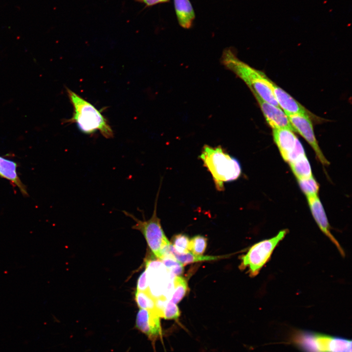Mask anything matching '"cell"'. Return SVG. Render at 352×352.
I'll return each instance as SVG.
<instances>
[{
	"mask_svg": "<svg viewBox=\"0 0 352 352\" xmlns=\"http://www.w3.org/2000/svg\"><path fill=\"white\" fill-rule=\"evenodd\" d=\"M289 164L297 179L312 176L311 167L306 155L296 159Z\"/></svg>",
	"mask_w": 352,
	"mask_h": 352,
	"instance_id": "16",
	"label": "cell"
},
{
	"mask_svg": "<svg viewBox=\"0 0 352 352\" xmlns=\"http://www.w3.org/2000/svg\"><path fill=\"white\" fill-rule=\"evenodd\" d=\"M221 61L228 69L231 70L245 83L254 95L258 96L265 102L278 106L269 84V79L264 74L239 60L230 49H227L223 52Z\"/></svg>",
	"mask_w": 352,
	"mask_h": 352,
	"instance_id": "3",
	"label": "cell"
},
{
	"mask_svg": "<svg viewBox=\"0 0 352 352\" xmlns=\"http://www.w3.org/2000/svg\"><path fill=\"white\" fill-rule=\"evenodd\" d=\"M269 84L278 106L287 115L304 114L310 117L312 114L304 106L270 79Z\"/></svg>",
	"mask_w": 352,
	"mask_h": 352,
	"instance_id": "12",
	"label": "cell"
},
{
	"mask_svg": "<svg viewBox=\"0 0 352 352\" xmlns=\"http://www.w3.org/2000/svg\"><path fill=\"white\" fill-rule=\"evenodd\" d=\"M332 337L309 331H300L294 335L293 341L303 352H331Z\"/></svg>",
	"mask_w": 352,
	"mask_h": 352,
	"instance_id": "7",
	"label": "cell"
},
{
	"mask_svg": "<svg viewBox=\"0 0 352 352\" xmlns=\"http://www.w3.org/2000/svg\"><path fill=\"white\" fill-rule=\"evenodd\" d=\"M136 290L149 291V283L146 269L141 273L138 279Z\"/></svg>",
	"mask_w": 352,
	"mask_h": 352,
	"instance_id": "24",
	"label": "cell"
},
{
	"mask_svg": "<svg viewBox=\"0 0 352 352\" xmlns=\"http://www.w3.org/2000/svg\"><path fill=\"white\" fill-rule=\"evenodd\" d=\"M287 116L294 131L301 135L311 146L322 164L328 165L329 162L323 155L315 138L309 116L304 114H294Z\"/></svg>",
	"mask_w": 352,
	"mask_h": 352,
	"instance_id": "8",
	"label": "cell"
},
{
	"mask_svg": "<svg viewBox=\"0 0 352 352\" xmlns=\"http://www.w3.org/2000/svg\"><path fill=\"white\" fill-rule=\"evenodd\" d=\"M268 125L273 129H288L295 132L285 112L279 107L272 105L254 95Z\"/></svg>",
	"mask_w": 352,
	"mask_h": 352,
	"instance_id": "11",
	"label": "cell"
},
{
	"mask_svg": "<svg viewBox=\"0 0 352 352\" xmlns=\"http://www.w3.org/2000/svg\"><path fill=\"white\" fill-rule=\"evenodd\" d=\"M299 184L306 196L317 195L319 185L312 176L306 178L298 179Z\"/></svg>",
	"mask_w": 352,
	"mask_h": 352,
	"instance_id": "21",
	"label": "cell"
},
{
	"mask_svg": "<svg viewBox=\"0 0 352 352\" xmlns=\"http://www.w3.org/2000/svg\"><path fill=\"white\" fill-rule=\"evenodd\" d=\"M161 260L168 270L175 276H179L183 272V265L173 256L164 257Z\"/></svg>",
	"mask_w": 352,
	"mask_h": 352,
	"instance_id": "23",
	"label": "cell"
},
{
	"mask_svg": "<svg viewBox=\"0 0 352 352\" xmlns=\"http://www.w3.org/2000/svg\"><path fill=\"white\" fill-rule=\"evenodd\" d=\"M159 189L157 193L154 212L150 219L141 220L127 211H124L123 212L135 221V223L132 228L142 233L153 253L161 260L164 257L171 255V253L170 251L171 243L163 232L160 220L157 215V202Z\"/></svg>",
	"mask_w": 352,
	"mask_h": 352,
	"instance_id": "4",
	"label": "cell"
},
{
	"mask_svg": "<svg viewBox=\"0 0 352 352\" xmlns=\"http://www.w3.org/2000/svg\"><path fill=\"white\" fill-rule=\"evenodd\" d=\"M190 240L184 234L175 235L172 239V245L175 250L178 253H185L189 252Z\"/></svg>",
	"mask_w": 352,
	"mask_h": 352,
	"instance_id": "22",
	"label": "cell"
},
{
	"mask_svg": "<svg viewBox=\"0 0 352 352\" xmlns=\"http://www.w3.org/2000/svg\"><path fill=\"white\" fill-rule=\"evenodd\" d=\"M273 136L283 158L288 163L306 155L301 143L293 131L288 129H275Z\"/></svg>",
	"mask_w": 352,
	"mask_h": 352,
	"instance_id": "6",
	"label": "cell"
},
{
	"mask_svg": "<svg viewBox=\"0 0 352 352\" xmlns=\"http://www.w3.org/2000/svg\"><path fill=\"white\" fill-rule=\"evenodd\" d=\"M204 166L210 173L216 188L224 189V183L237 179L242 174L239 161L220 146L213 147L204 145L199 155Z\"/></svg>",
	"mask_w": 352,
	"mask_h": 352,
	"instance_id": "2",
	"label": "cell"
},
{
	"mask_svg": "<svg viewBox=\"0 0 352 352\" xmlns=\"http://www.w3.org/2000/svg\"><path fill=\"white\" fill-rule=\"evenodd\" d=\"M176 18L179 25L188 29L192 25L195 14L189 0H174Z\"/></svg>",
	"mask_w": 352,
	"mask_h": 352,
	"instance_id": "14",
	"label": "cell"
},
{
	"mask_svg": "<svg viewBox=\"0 0 352 352\" xmlns=\"http://www.w3.org/2000/svg\"><path fill=\"white\" fill-rule=\"evenodd\" d=\"M311 212L321 231L333 242L342 256L345 253L338 242L330 231L328 219L318 195L307 197Z\"/></svg>",
	"mask_w": 352,
	"mask_h": 352,
	"instance_id": "10",
	"label": "cell"
},
{
	"mask_svg": "<svg viewBox=\"0 0 352 352\" xmlns=\"http://www.w3.org/2000/svg\"><path fill=\"white\" fill-rule=\"evenodd\" d=\"M154 311L160 318L167 320L176 319L180 315L177 306L164 297L155 299Z\"/></svg>",
	"mask_w": 352,
	"mask_h": 352,
	"instance_id": "15",
	"label": "cell"
},
{
	"mask_svg": "<svg viewBox=\"0 0 352 352\" xmlns=\"http://www.w3.org/2000/svg\"><path fill=\"white\" fill-rule=\"evenodd\" d=\"M174 290L170 301L175 304L179 303L188 290L187 283L180 276H176L173 281Z\"/></svg>",
	"mask_w": 352,
	"mask_h": 352,
	"instance_id": "18",
	"label": "cell"
},
{
	"mask_svg": "<svg viewBox=\"0 0 352 352\" xmlns=\"http://www.w3.org/2000/svg\"><path fill=\"white\" fill-rule=\"evenodd\" d=\"M66 91L73 112L72 117L65 123L75 124L78 129L86 134L98 131L107 139L113 137V131L101 110L69 88H66Z\"/></svg>",
	"mask_w": 352,
	"mask_h": 352,
	"instance_id": "1",
	"label": "cell"
},
{
	"mask_svg": "<svg viewBox=\"0 0 352 352\" xmlns=\"http://www.w3.org/2000/svg\"><path fill=\"white\" fill-rule=\"evenodd\" d=\"M143 2L147 6H152L160 3L167 2L170 0H137Z\"/></svg>",
	"mask_w": 352,
	"mask_h": 352,
	"instance_id": "25",
	"label": "cell"
},
{
	"mask_svg": "<svg viewBox=\"0 0 352 352\" xmlns=\"http://www.w3.org/2000/svg\"><path fill=\"white\" fill-rule=\"evenodd\" d=\"M17 168L15 162L0 156V176L10 181L19 188L23 195L27 196L26 188L18 175Z\"/></svg>",
	"mask_w": 352,
	"mask_h": 352,
	"instance_id": "13",
	"label": "cell"
},
{
	"mask_svg": "<svg viewBox=\"0 0 352 352\" xmlns=\"http://www.w3.org/2000/svg\"><path fill=\"white\" fill-rule=\"evenodd\" d=\"M135 327L152 341L162 334L160 317L154 310L140 308L136 317Z\"/></svg>",
	"mask_w": 352,
	"mask_h": 352,
	"instance_id": "9",
	"label": "cell"
},
{
	"mask_svg": "<svg viewBox=\"0 0 352 352\" xmlns=\"http://www.w3.org/2000/svg\"><path fill=\"white\" fill-rule=\"evenodd\" d=\"M287 232L286 229L281 230L276 236L253 245L246 254L242 256L241 268H247L250 276H256L269 260L274 250Z\"/></svg>",
	"mask_w": 352,
	"mask_h": 352,
	"instance_id": "5",
	"label": "cell"
},
{
	"mask_svg": "<svg viewBox=\"0 0 352 352\" xmlns=\"http://www.w3.org/2000/svg\"><path fill=\"white\" fill-rule=\"evenodd\" d=\"M207 239L200 235L193 237L189 244V251L194 254L201 255L205 251L207 247Z\"/></svg>",
	"mask_w": 352,
	"mask_h": 352,
	"instance_id": "20",
	"label": "cell"
},
{
	"mask_svg": "<svg viewBox=\"0 0 352 352\" xmlns=\"http://www.w3.org/2000/svg\"><path fill=\"white\" fill-rule=\"evenodd\" d=\"M170 251L175 258L183 265L197 262L216 260L220 258V256L195 255L189 251L185 253H178L175 250L171 244Z\"/></svg>",
	"mask_w": 352,
	"mask_h": 352,
	"instance_id": "17",
	"label": "cell"
},
{
	"mask_svg": "<svg viewBox=\"0 0 352 352\" xmlns=\"http://www.w3.org/2000/svg\"><path fill=\"white\" fill-rule=\"evenodd\" d=\"M135 300L140 308L154 311L155 298L149 291L136 290L135 293Z\"/></svg>",
	"mask_w": 352,
	"mask_h": 352,
	"instance_id": "19",
	"label": "cell"
}]
</instances>
